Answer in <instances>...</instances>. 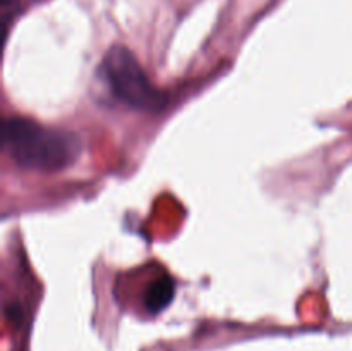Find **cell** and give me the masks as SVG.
Returning a JSON list of instances; mask_svg holds the SVG:
<instances>
[{"label": "cell", "instance_id": "cell-1", "mask_svg": "<svg viewBox=\"0 0 352 351\" xmlns=\"http://www.w3.org/2000/svg\"><path fill=\"white\" fill-rule=\"evenodd\" d=\"M2 136L12 160L31 171H62L81 153V143L72 133L26 117H9L3 123Z\"/></svg>", "mask_w": 352, "mask_h": 351}, {"label": "cell", "instance_id": "cell-2", "mask_svg": "<svg viewBox=\"0 0 352 351\" xmlns=\"http://www.w3.org/2000/svg\"><path fill=\"white\" fill-rule=\"evenodd\" d=\"M100 78L116 98L133 109L157 110L165 105L164 93L155 88L133 52L122 45L107 50L100 64Z\"/></svg>", "mask_w": 352, "mask_h": 351}, {"label": "cell", "instance_id": "cell-3", "mask_svg": "<svg viewBox=\"0 0 352 351\" xmlns=\"http://www.w3.org/2000/svg\"><path fill=\"white\" fill-rule=\"evenodd\" d=\"M175 295V284L172 281V277L168 275H162L157 281L151 282L146 288L143 295V303L144 308L150 313L157 315V313L164 312L168 305L172 303Z\"/></svg>", "mask_w": 352, "mask_h": 351}, {"label": "cell", "instance_id": "cell-4", "mask_svg": "<svg viewBox=\"0 0 352 351\" xmlns=\"http://www.w3.org/2000/svg\"><path fill=\"white\" fill-rule=\"evenodd\" d=\"M19 9V0H0V16H2L3 28L9 26L10 19Z\"/></svg>", "mask_w": 352, "mask_h": 351}]
</instances>
